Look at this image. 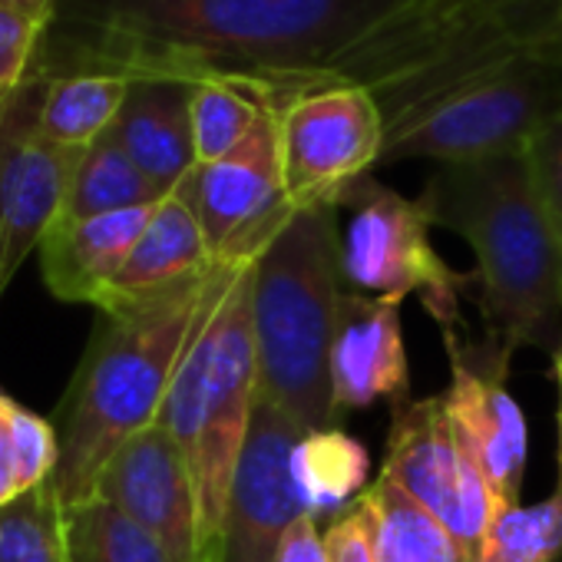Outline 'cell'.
Returning a JSON list of instances; mask_svg holds the SVG:
<instances>
[{
  "mask_svg": "<svg viewBox=\"0 0 562 562\" xmlns=\"http://www.w3.org/2000/svg\"><path fill=\"white\" fill-rule=\"evenodd\" d=\"M430 225L457 232L473 258L476 305L506 351H559L562 248L536 199L526 156L437 166L417 195Z\"/></svg>",
  "mask_w": 562,
  "mask_h": 562,
  "instance_id": "cell-3",
  "label": "cell"
},
{
  "mask_svg": "<svg viewBox=\"0 0 562 562\" xmlns=\"http://www.w3.org/2000/svg\"><path fill=\"white\" fill-rule=\"evenodd\" d=\"M212 265H218V258L212 255L205 232L195 218V212L189 209V202L182 195H166L149 225L143 228L139 241L133 245L126 265L120 268V274L113 278V285L100 305L103 312L162 295L182 281L209 271Z\"/></svg>",
  "mask_w": 562,
  "mask_h": 562,
  "instance_id": "cell-18",
  "label": "cell"
},
{
  "mask_svg": "<svg viewBox=\"0 0 562 562\" xmlns=\"http://www.w3.org/2000/svg\"><path fill=\"white\" fill-rule=\"evenodd\" d=\"M166 195L146 179V172L106 133L80 153L60 222H80L93 215L123 212V209L156 205Z\"/></svg>",
  "mask_w": 562,
  "mask_h": 562,
  "instance_id": "cell-22",
  "label": "cell"
},
{
  "mask_svg": "<svg viewBox=\"0 0 562 562\" xmlns=\"http://www.w3.org/2000/svg\"><path fill=\"white\" fill-rule=\"evenodd\" d=\"M384 476L420 503L476 559L483 536L499 513L486 480L467 453L443 394L411 397L391 407Z\"/></svg>",
  "mask_w": 562,
  "mask_h": 562,
  "instance_id": "cell-10",
  "label": "cell"
},
{
  "mask_svg": "<svg viewBox=\"0 0 562 562\" xmlns=\"http://www.w3.org/2000/svg\"><path fill=\"white\" fill-rule=\"evenodd\" d=\"M274 562H328L322 526L312 516H302L281 539Z\"/></svg>",
  "mask_w": 562,
  "mask_h": 562,
  "instance_id": "cell-31",
  "label": "cell"
},
{
  "mask_svg": "<svg viewBox=\"0 0 562 562\" xmlns=\"http://www.w3.org/2000/svg\"><path fill=\"white\" fill-rule=\"evenodd\" d=\"M361 509L368 519L374 562H470L467 549L443 529V522L384 473H378L361 496Z\"/></svg>",
  "mask_w": 562,
  "mask_h": 562,
  "instance_id": "cell-20",
  "label": "cell"
},
{
  "mask_svg": "<svg viewBox=\"0 0 562 562\" xmlns=\"http://www.w3.org/2000/svg\"><path fill=\"white\" fill-rule=\"evenodd\" d=\"M440 338L450 361V387L443 391L450 420L480 476L486 480L496 506H519L529 434L526 417L506 387L513 351H506L486 331L470 338V331L460 328L443 331Z\"/></svg>",
  "mask_w": 562,
  "mask_h": 562,
  "instance_id": "cell-12",
  "label": "cell"
},
{
  "mask_svg": "<svg viewBox=\"0 0 562 562\" xmlns=\"http://www.w3.org/2000/svg\"><path fill=\"white\" fill-rule=\"evenodd\" d=\"M4 4L24 8V11H34V14H50L57 0H4Z\"/></svg>",
  "mask_w": 562,
  "mask_h": 562,
  "instance_id": "cell-33",
  "label": "cell"
},
{
  "mask_svg": "<svg viewBox=\"0 0 562 562\" xmlns=\"http://www.w3.org/2000/svg\"><path fill=\"white\" fill-rule=\"evenodd\" d=\"M110 136L162 195H172L199 166L192 139V83L176 77H130Z\"/></svg>",
  "mask_w": 562,
  "mask_h": 562,
  "instance_id": "cell-16",
  "label": "cell"
},
{
  "mask_svg": "<svg viewBox=\"0 0 562 562\" xmlns=\"http://www.w3.org/2000/svg\"><path fill=\"white\" fill-rule=\"evenodd\" d=\"M552 374H555V381H559V387H562V345H559V351L552 355Z\"/></svg>",
  "mask_w": 562,
  "mask_h": 562,
  "instance_id": "cell-34",
  "label": "cell"
},
{
  "mask_svg": "<svg viewBox=\"0 0 562 562\" xmlns=\"http://www.w3.org/2000/svg\"><path fill=\"white\" fill-rule=\"evenodd\" d=\"M67 509L54 483L0 503V562H67Z\"/></svg>",
  "mask_w": 562,
  "mask_h": 562,
  "instance_id": "cell-24",
  "label": "cell"
},
{
  "mask_svg": "<svg viewBox=\"0 0 562 562\" xmlns=\"http://www.w3.org/2000/svg\"><path fill=\"white\" fill-rule=\"evenodd\" d=\"M295 490L305 513L325 529L361 503L371 480V453L345 427L308 430L292 453Z\"/></svg>",
  "mask_w": 562,
  "mask_h": 562,
  "instance_id": "cell-19",
  "label": "cell"
},
{
  "mask_svg": "<svg viewBox=\"0 0 562 562\" xmlns=\"http://www.w3.org/2000/svg\"><path fill=\"white\" fill-rule=\"evenodd\" d=\"M4 397L0 394V503H8L18 496L14 483V463H11V443H8V417H4Z\"/></svg>",
  "mask_w": 562,
  "mask_h": 562,
  "instance_id": "cell-32",
  "label": "cell"
},
{
  "mask_svg": "<svg viewBox=\"0 0 562 562\" xmlns=\"http://www.w3.org/2000/svg\"><path fill=\"white\" fill-rule=\"evenodd\" d=\"M341 209L351 212L341 235L345 289L401 305L417 295L440 335L467 328L460 302L470 295L473 274L453 271L437 255L417 199L364 176L341 195Z\"/></svg>",
  "mask_w": 562,
  "mask_h": 562,
  "instance_id": "cell-7",
  "label": "cell"
},
{
  "mask_svg": "<svg viewBox=\"0 0 562 562\" xmlns=\"http://www.w3.org/2000/svg\"><path fill=\"white\" fill-rule=\"evenodd\" d=\"M562 47L457 87L387 126L381 166L476 162L522 153L529 136L562 110Z\"/></svg>",
  "mask_w": 562,
  "mask_h": 562,
  "instance_id": "cell-6",
  "label": "cell"
},
{
  "mask_svg": "<svg viewBox=\"0 0 562 562\" xmlns=\"http://www.w3.org/2000/svg\"><path fill=\"white\" fill-rule=\"evenodd\" d=\"M195 212L218 261L261 255L271 235L295 212L285 195L278 116L268 106L255 130L222 159L199 162L176 189Z\"/></svg>",
  "mask_w": 562,
  "mask_h": 562,
  "instance_id": "cell-11",
  "label": "cell"
},
{
  "mask_svg": "<svg viewBox=\"0 0 562 562\" xmlns=\"http://www.w3.org/2000/svg\"><path fill=\"white\" fill-rule=\"evenodd\" d=\"M559 473H562V407H559Z\"/></svg>",
  "mask_w": 562,
  "mask_h": 562,
  "instance_id": "cell-35",
  "label": "cell"
},
{
  "mask_svg": "<svg viewBox=\"0 0 562 562\" xmlns=\"http://www.w3.org/2000/svg\"><path fill=\"white\" fill-rule=\"evenodd\" d=\"M331 391L341 420L381 401H411V361L401 328V302L345 289L331 338Z\"/></svg>",
  "mask_w": 562,
  "mask_h": 562,
  "instance_id": "cell-15",
  "label": "cell"
},
{
  "mask_svg": "<svg viewBox=\"0 0 562 562\" xmlns=\"http://www.w3.org/2000/svg\"><path fill=\"white\" fill-rule=\"evenodd\" d=\"M67 562H179L149 529L90 496L67 509Z\"/></svg>",
  "mask_w": 562,
  "mask_h": 562,
  "instance_id": "cell-23",
  "label": "cell"
},
{
  "mask_svg": "<svg viewBox=\"0 0 562 562\" xmlns=\"http://www.w3.org/2000/svg\"><path fill=\"white\" fill-rule=\"evenodd\" d=\"M159 205V202H156ZM156 205L123 209L80 222H57L41 241V274L54 299L100 308L113 278L149 225Z\"/></svg>",
  "mask_w": 562,
  "mask_h": 562,
  "instance_id": "cell-17",
  "label": "cell"
},
{
  "mask_svg": "<svg viewBox=\"0 0 562 562\" xmlns=\"http://www.w3.org/2000/svg\"><path fill=\"white\" fill-rule=\"evenodd\" d=\"M414 0H57L34 70L225 80L268 106L318 87Z\"/></svg>",
  "mask_w": 562,
  "mask_h": 562,
  "instance_id": "cell-1",
  "label": "cell"
},
{
  "mask_svg": "<svg viewBox=\"0 0 562 562\" xmlns=\"http://www.w3.org/2000/svg\"><path fill=\"white\" fill-rule=\"evenodd\" d=\"M130 77L120 74H60L47 83V100L41 110V133L67 149H87L110 133Z\"/></svg>",
  "mask_w": 562,
  "mask_h": 562,
  "instance_id": "cell-21",
  "label": "cell"
},
{
  "mask_svg": "<svg viewBox=\"0 0 562 562\" xmlns=\"http://www.w3.org/2000/svg\"><path fill=\"white\" fill-rule=\"evenodd\" d=\"M308 434L295 417L258 397L232 470L215 562H274L285 532L308 516L292 473L295 443Z\"/></svg>",
  "mask_w": 562,
  "mask_h": 562,
  "instance_id": "cell-13",
  "label": "cell"
},
{
  "mask_svg": "<svg viewBox=\"0 0 562 562\" xmlns=\"http://www.w3.org/2000/svg\"><path fill=\"white\" fill-rule=\"evenodd\" d=\"M559 70H562V64H559Z\"/></svg>",
  "mask_w": 562,
  "mask_h": 562,
  "instance_id": "cell-36",
  "label": "cell"
},
{
  "mask_svg": "<svg viewBox=\"0 0 562 562\" xmlns=\"http://www.w3.org/2000/svg\"><path fill=\"white\" fill-rule=\"evenodd\" d=\"M322 532H325L328 562H374L371 532H368L361 503L355 509H348L345 516H338L335 522H328Z\"/></svg>",
  "mask_w": 562,
  "mask_h": 562,
  "instance_id": "cell-30",
  "label": "cell"
},
{
  "mask_svg": "<svg viewBox=\"0 0 562 562\" xmlns=\"http://www.w3.org/2000/svg\"><path fill=\"white\" fill-rule=\"evenodd\" d=\"M271 110L278 116L281 176L292 209H341V195L381 166L387 126L364 87L325 83Z\"/></svg>",
  "mask_w": 562,
  "mask_h": 562,
  "instance_id": "cell-8",
  "label": "cell"
},
{
  "mask_svg": "<svg viewBox=\"0 0 562 562\" xmlns=\"http://www.w3.org/2000/svg\"><path fill=\"white\" fill-rule=\"evenodd\" d=\"M268 103L235 83L225 80H199L192 83V139L195 159L215 162L228 156L261 120Z\"/></svg>",
  "mask_w": 562,
  "mask_h": 562,
  "instance_id": "cell-26",
  "label": "cell"
},
{
  "mask_svg": "<svg viewBox=\"0 0 562 562\" xmlns=\"http://www.w3.org/2000/svg\"><path fill=\"white\" fill-rule=\"evenodd\" d=\"M241 261H218L182 285L103 312L100 328L54 414L60 467L54 490L64 509L93 496L106 460L139 430L159 420L179 361L215 295Z\"/></svg>",
  "mask_w": 562,
  "mask_h": 562,
  "instance_id": "cell-2",
  "label": "cell"
},
{
  "mask_svg": "<svg viewBox=\"0 0 562 562\" xmlns=\"http://www.w3.org/2000/svg\"><path fill=\"white\" fill-rule=\"evenodd\" d=\"M93 496L149 529L179 562H205L195 476L189 457L159 420L106 460Z\"/></svg>",
  "mask_w": 562,
  "mask_h": 562,
  "instance_id": "cell-14",
  "label": "cell"
},
{
  "mask_svg": "<svg viewBox=\"0 0 562 562\" xmlns=\"http://www.w3.org/2000/svg\"><path fill=\"white\" fill-rule=\"evenodd\" d=\"M255 258L235 271L205 308L159 411V424L176 437L195 476L205 562H215L232 470L258 404V351L251 325Z\"/></svg>",
  "mask_w": 562,
  "mask_h": 562,
  "instance_id": "cell-5",
  "label": "cell"
},
{
  "mask_svg": "<svg viewBox=\"0 0 562 562\" xmlns=\"http://www.w3.org/2000/svg\"><path fill=\"white\" fill-rule=\"evenodd\" d=\"M4 417H8V443H11L18 493L50 483L60 467V437L54 420L21 407L11 397H4Z\"/></svg>",
  "mask_w": 562,
  "mask_h": 562,
  "instance_id": "cell-27",
  "label": "cell"
},
{
  "mask_svg": "<svg viewBox=\"0 0 562 562\" xmlns=\"http://www.w3.org/2000/svg\"><path fill=\"white\" fill-rule=\"evenodd\" d=\"M50 77L34 70L0 93V299L47 232L64 218L74 169L83 149H67L41 133Z\"/></svg>",
  "mask_w": 562,
  "mask_h": 562,
  "instance_id": "cell-9",
  "label": "cell"
},
{
  "mask_svg": "<svg viewBox=\"0 0 562 562\" xmlns=\"http://www.w3.org/2000/svg\"><path fill=\"white\" fill-rule=\"evenodd\" d=\"M526 169L536 189V199L546 212V222L562 248V110L552 113L522 149Z\"/></svg>",
  "mask_w": 562,
  "mask_h": 562,
  "instance_id": "cell-29",
  "label": "cell"
},
{
  "mask_svg": "<svg viewBox=\"0 0 562 562\" xmlns=\"http://www.w3.org/2000/svg\"><path fill=\"white\" fill-rule=\"evenodd\" d=\"M50 14H34L0 0V93L21 87L44 50Z\"/></svg>",
  "mask_w": 562,
  "mask_h": 562,
  "instance_id": "cell-28",
  "label": "cell"
},
{
  "mask_svg": "<svg viewBox=\"0 0 562 562\" xmlns=\"http://www.w3.org/2000/svg\"><path fill=\"white\" fill-rule=\"evenodd\" d=\"M338 212V205L295 209L255 258L258 397L305 430L341 427L331 391V338L345 292Z\"/></svg>",
  "mask_w": 562,
  "mask_h": 562,
  "instance_id": "cell-4",
  "label": "cell"
},
{
  "mask_svg": "<svg viewBox=\"0 0 562 562\" xmlns=\"http://www.w3.org/2000/svg\"><path fill=\"white\" fill-rule=\"evenodd\" d=\"M562 559V480L532 506H506L493 516L473 562H559Z\"/></svg>",
  "mask_w": 562,
  "mask_h": 562,
  "instance_id": "cell-25",
  "label": "cell"
}]
</instances>
